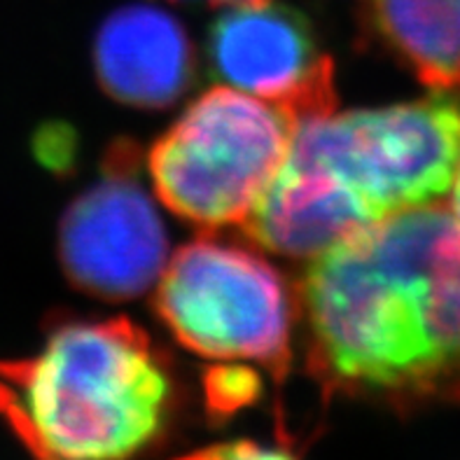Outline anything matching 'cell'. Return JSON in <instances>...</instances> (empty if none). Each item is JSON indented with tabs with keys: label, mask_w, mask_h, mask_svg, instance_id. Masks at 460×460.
Returning a JSON list of instances; mask_svg holds the SVG:
<instances>
[{
	"label": "cell",
	"mask_w": 460,
	"mask_h": 460,
	"mask_svg": "<svg viewBox=\"0 0 460 460\" xmlns=\"http://www.w3.org/2000/svg\"><path fill=\"white\" fill-rule=\"evenodd\" d=\"M213 5H245V3H260V0H208Z\"/></svg>",
	"instance_id": "cell-13"
},
{
	"label": "cell",
	"mask_w": 460,
	"mask_h": 460,
	"mask_svg": "<svg viewBox=\"0 0 460 460\" xmlns=\"http://www.w3.org/2000/svg\"><path fill=\"white\" fill-rule=\"evenodd\" d=\"M367 33L430 89H460V0H365Z\"/></svg>",
	"instance_id": "cell-9"
},
{
	"label": "cell",
	"mask_w": 460,
	"mask_h": 460,
	"mask_svg": "<svg viewBox=\"0 0 460 460\" xmlns=\"http://www.w3.org/2000/svg\"><path fill=\"white\" fill-rule=\"evenodd\" d=\"M175 404L169 358L128 318L58 321L38 353L0 362V419L35 460H138Z\"/></svg>",
	"instance_id": "cell-3"
},
{
	"label": "cell",
	"mask_w": 460,
	"mask_h": 460,
	"mask_svg": "<svg viewBox=\"0 0 460 460\" xmlns=\"http://www.w3.org/2000/svg\"><path fill=\"white\" fill-rule=\"evenodd\" d=\"M295 128L280 105L229 84L210 89L152 146L155 194L208 232L245 225L283 169Z\"/></svg>",
	"instance_id": "cell-4"
},
{
	"label": "cell",
	"mask_w": 460,
	"mask_h": 460,
	"mask_svg": "<svg viewBox=\"0 0 460 460\" xmlns=\"http://www.w3.org/2000/svg\"><path fill=\"white\" fill-rule=\"evenodd\" d=\"M262 391L260 372L241 365H220L210 369L206 379V402L210 414H234L255 402Z\"/></svg>",
	"instance_id": "cell-10"
},
{
	"label": "cell",
	"mask_w": 460,
	"mask_h": 460,
	"mask_svg": "<svg viewBox=\"0 0 460 460\" xmlns=\"http://www.w3.org/2000/svg\"><path fill=\"white\" fill-rule=\"evenodd\" d=\"M155 311L194 356L274 381L290 372L297 290L252 248L213 236L182 245L157 280Z\"/></svg>",
	"instance_id": "cell-5"
},
{
	"label": "cell",
	"mask_w": 460,
	"mask_h": 460,
	"mask_svg": "<svg viewBox=\"0 0 460 460\" xmlns=\"http://www.w3.org/2000/svg\"><path fill=\"white\" fill-rule=\"evenodd\" d=\"M58 260L73 286L108 302L140 297L162 279L169 234L138 178L134 146L115 147L101 181L66 210Z\"/></svg>",
	"instance_id": "cell-6"
},
{
	"label": "cell",
	"mask_w": 460,
	"mask_h": 460,
	"mask_svg": "<svg viewBox=\"0 0 460 460\" xmlns=\"http://www.w3.org/2000/svg\"><path fill=\"white\" fill-rule=\"evenodd\" d=\"M295 290L323 391L395 411L460 404V225L444 201L337 241Z\"/></svg>",
	"instance_id": "cell-1"
},
{
	"label": "cell",
	"mask_w": 460,
	"mask_h": 460,
	"mask_svg": "<svg viewBox=\"0 0 460 460\" xmlns=\"http://www.w3.org/2000/svg\"><path fill=\"white\" fill-rule=\"evenodd\" d=\"M93 68L112 99L136 108H164L181 99L192 82V42L181 22L162 7H119L96 33Z\"/></svg>",
	"instance_id": "cell-8"
},
{
	"label": "cell",
	"mask_w": 460,
	"mask_h": 460,
	"mask_svg": "<svg viewBox=\"0 0 460 460\" xmlns=\"http://www.w3.org/2000/svg\"><path fill=\"white\" fill-rule=\"evenodd\" d=\"M208 61L229 87L286 108L295 119L334 111V64L297 10L271 0L229 5L208 33Z\"/></svg>",
	"instance_id": "cell-7"
},
{
	"label": "cell",
	"mask_w": 460,
	"mask_h": 460,
	"mask_svg": "<svg viewBox=\"0 0 460 460\" xmlns=\"http://www.w3.org/2000/svg\"><path fill=\"white\" fill-rule=\"evenodd\" d=\"M460 164V89L299 119L290 155L243 229L314 257L385 217L442 204Z\"/></svg>",
	"instance_id": "cell-2"
},
{
	"label": "cell",
	"mask_w": 460,
	"mask_h": 460,
	"mask_svg": "<svg viewBox=\"0 0 460 460\" xmlns=\"http://www.w3.org/2000/svg\"><path fill=\"white\" fill-rule=\"evenodd\" d=\"M451 201H449V208L454 213V217L458 220L460 225V164H458V171H456V178H454V187H451Z\"/></svg>",
	"instance_id": "cell-12"
},
{
	"label": "cell",
	"mask_w": 460,
	"mask_h": 460,
	"mask_svg": "<svg viewBox=\"0 0 460 460\" xmlns=\"http://www.w3.org/2000/svg\"><path fill=\"white\" fill-rule=\"evenodd\" d=\"M175 460H299L297 454L286 447H269V444L251 442V439H236V442H222L199 449L190 456Z\"/></svg>",
	"instance_id": "cell-11"
}]
</instances>
